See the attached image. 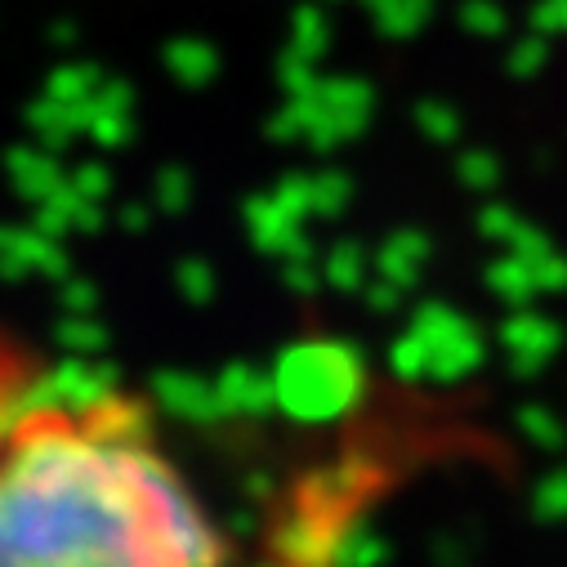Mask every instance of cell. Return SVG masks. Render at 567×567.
<instances>
[{
  "mask_svg": "<svg viewBox=\"0 0 567 567\" xmlns=\"http://www.w3.org/2000/svg\"><path fill=\"white\" fill-rule=\"evenodd\" d=\"M224 563L228 540L144 402L0 349V567Z\"/></svg>",
  "mask_w": 567,
  "mask_h": 567,
  "instance_id": "obj_1",
  "label": "cell"
}]
</instances>
